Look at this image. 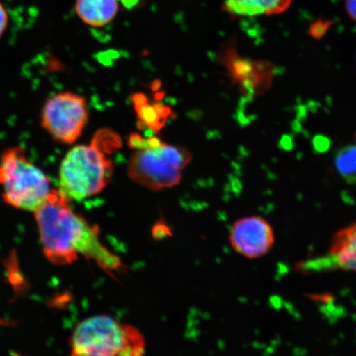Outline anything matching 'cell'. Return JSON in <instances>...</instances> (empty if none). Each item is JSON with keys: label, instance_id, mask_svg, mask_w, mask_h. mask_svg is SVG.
<instances>
[{"label": "cell", "instance_id": "2", "mask_svg": "<svg viewBox=\"0 0 356 356\" xmlns=\"http://www.w3.org/2000/svg\"><path fill=\"white\" fill-rule=\"evenodd\" d=\"M100 136L89 145L74 146L62 160L59 193L69 202H80L99 194L109 184L113 164Z\"/></svg>", "mask_w": 356, "mask_h": 356}, {"label": "cell", "instance_id": "12", "mask_svg": "<svg viewBox=\"0 0 356 356\" xmlns=\"http://www.w3.org/2000/svg\"><path fill=\"white\" fill-rule=\"evenodd\" d=\"M337 171L350 184H356V145L344 147L335 158Z\"/></svg>", "mask_w": 356, "mask_h": 356}, {"label": "cell", "instance_id": "1", "mask_svg": "<svg viewBox=\"0 0 356 356\" xmlns=\"http://www.w3.org/2000/svg\"><path fill=\"white\" fill-rule=\"evenodd\" d=\"M70 203L59 191L52 190L34 212L44 255L55 264H72L80 255L106 270H122L121 258L102 243L99 230L75 213Z\"/></svg>", "mask_w": 356, "mask_h": 356}, {"label": "cell", "instance_id": "13", "mask_svg": "<svg viewBox=\"0 0 356 356\" xmlns=\"http://www.w3.org/2000/svg\"><path fill=\"white\" fill-rule=\"evenodd\" d=\"M134 102H135L137 113L142 121L154 130H159V128L163 126V119H165L164 110L158 106L147 104L144 96L141 95H136Z\"/></svg>", "mask_w": 356, "mask_h": 356}, {"label": "cell", "instance_id": "11", "mask_svg": "<svg viewBox=\"0 0 356 356\" xmlns=\"http://www.w3.org/2000/svg\"><path fill=\"white\" fill-rule=\"evenodd\" d=\"M118 0H76L75 10L84 24L102 28L115 19L118 12Z\"/></svg>", "mask_w": 356, "mask_h": 356}, {"label": "cell", "instance_id": "5", "mask_svg": "<svg viewBox=\"0 0 356 356\" xmlns=\"http://www.w3.org/2000/svg\"><path fill=\"white\" fill-rule=\"evenodd\" d=\"M191 155L181 146L163 143L159 139L145 148L136 149L127 172L132 181L152 191L172 188L179 184Z\"/></svg>", "mask_w": 356, "mask_h": 356}, {"label": "cell", "instance_id": "14", "mask_svg": "<svg viewBox=\"0 0 356 356\" xmlns=\"http://www.w3.org/2000/svg\"><path fill=\"white\" fill-rule=\"evenodd\" d=\"M8 22V16L6 8L0 3V38L6 33Z\"/></svg>", "mask_w": 356, "mask_h": 356}, {"label": "cell", "instance_id": "6", "mask_svg": "<svg viewBox=\"0 0 356 356\" xmlns=\"http://www.w3.org/2000/svg\"><path fill=\"white\" fill-rule=\"evenodd\" d=\"M88 118L86 97L73 92H60L48 97L44 102L41 122L53 140L73 145L82 136Z\"/></svg>", "mask_w": 356, "mask_h": 356}, {"label": "cell", "instance_id": "3", "mask_svg": "<svg viewBox=\"0 0 356 356\" xmlns=\"http://www.w3.org/2000/svg\"><path fill=\"white\" fill-rule=\"evenodd\" d=\"M71 350V356H145V340L131 325L99 315L78 325Z\"/></svg>", "mask_w": 356, "mask_h": 356}, {"label": "cell", "instance_id": "4", "mask_svg": "<svg viewBox=\"0 0 356 356\" xmlns=\"http://www.w3.org/2000/svg\"><path fill=\"white\" fill-rule=\"evenodd\" d=\"M0 186L8 206L33 213L52 191L46 173L31 161L22 147H13L0 156Z\"/></svg>", "mask_w": 356, "mask_h": 356}, {"label": "cell", "instance_id": "8", "mask_svg": "<svg viewBox=\"0 0 356 356\" xmlns=\"http://www.w3.org/2000/svg\"><path fill=\"white\" fill-rule=\"evenodd\" d=\"M231 246L238 254L257 259L271 251L275 234L270 222L260 216L244 217L234 222L230 230Z\"/></svg>", "mask_w": 356, "mask_h": 356}, {"label": "cell", "instance_id": "7", "mask_svg": "<svg viewBox=\"0 0 356 356\" xmlns=\"http://www.w3.org/2000/svg\"><path fill=\"white\" fill-rule=\"evenodd\" d=\"M220 60L244 95L259 96L268 90L273 83L274 66L270 62L240 56L231 44L222 50Z\"/></svg>", "mask_w": 356, "mask_h": 356}, {"label": "cell", "instance_id": "10", "mask_svg": "<svg viewBox=\"0 0 356 356\" xmlns=\"http://www.w3.org/2000/svg\"><path fill=\"white\" fill-rule=\"evenodd\" d=\"M225 11L233 16L259 17L280 15L292 0H222Z\"/></svg>", "mask_w": 356, "mask_h": 356}, {"label": "cell", "instance_id": "16", "mask_svg": "<svg viewBox=\"0 0 356 356\" xmlns=\"http://www.w3.org/2000/svg\"><path fill=\"white\" fill-rule=\"evenodd\" d=\"M123 3L124 7L131 8L139 6L141 0H120Z\"/></svg>", "mask_w": 356, "mask_h": 356}, {"label": "cell", "instance_id": "9", "mask_svg": "<svg viewBox=\"0 0 356 356\" xmlns=\"http://www.w3.org/2000/svg\"><path fill=\"white\" fill-rule=\"evenodd\" d=\"M329 254L332 264L339 268L356 271V222L333 236Z\"/></svg>", "mask_w": 356, "mask_h": 356}, {"label": "cell", "instance_id": "15", "mask_svg": "<svg viewBox=\"0 0 356 356\" xmlns=\"http://www.w3.org/2000/svg\"><path fill=\"white\" fill-rule=\"evenodd\" d=\"M345 10L350 19L356 22V0H345Z\"/></svg>", "mask_w": 356, "mask_h": 356}]
</instances>
